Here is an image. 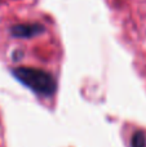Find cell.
I'll list each match as a JSON object with an SVG mask.
<instances>
[{
    "label": "cell",
    "instance_id": "cell-3",
    "mask_svg": "<svg viewBox=\"0 0 146 147\" xmlns=\"http://www.w3.org/2000/svg\"><path fill=\"white\" fill-rule=\"evenodd\" d=\"M145 136L142 132H136L132 137V147H145Z\"/></svg>",
    "mask_w": 146,
    "mask_h": 147
},
{
    "label": "cell",
    "instance_id": "cell-1",
    "mask_svg": "<svg viewBox=\"0 0 146 147\" xmlns=\"http://www.w3.org/2000/svg\"><path fill=\"white\" fill-rule=\"evenodd\" d=\"M14 78L32 92L43 97H52L57 89V81L49 72L32 67H16L12 70Z\"/></svg>",
    "mask_w": 146,
    "mask_h": 147
},
{
    "label": "cell",
    "instance_id": "cell-2",
    "mask_svg": "<svg viewBox=\"0 0 146 147\" xmlns=\"http://www.w3.org/2000/svg\"><path fill=\"white\" fill-rule=\"evenodd\" d=\"M44 31L43 25L34 23V25H18L10 28V34L14 38H30V36L39 35Z\"/></svg>",
    "mask_w": 146,
    "mask_h": 147
}]
</instances>
